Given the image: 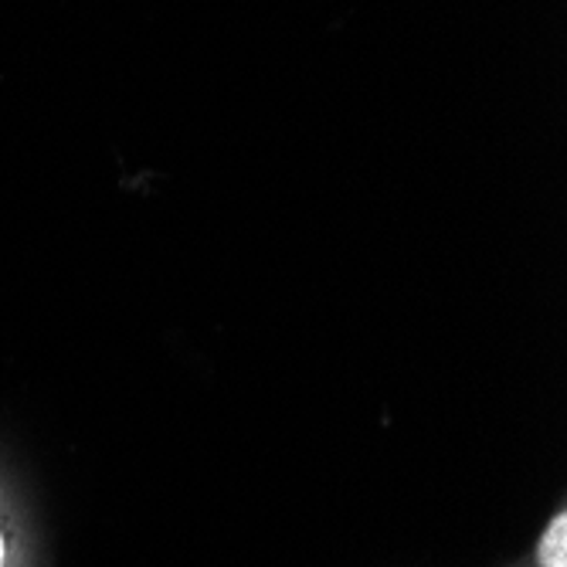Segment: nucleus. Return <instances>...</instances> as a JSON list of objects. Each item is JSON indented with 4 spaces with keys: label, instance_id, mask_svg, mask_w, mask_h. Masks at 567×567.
Segmentation results:
<instances>
[{
    "label": "nucleus",
    "instance_id": "1",
    "mask_svg": "<svg viewBox=\"0 0 567 567\" xmlns=\"http://www.w3.org/2000/svg\"><path fill=\"white\" fill-rule=\"evenodd\" d=\"M567 517L557 513L554 524L547 527L544 540H540V567H567V557H564V540H567Z\"/></svg>",
    "mask_w": 567,
    "mask_h": 567
},
{
    "label": "nucleus",
    "instance_id": "2",
    "mask_svg": "<svg viewBox=\"0 0 567 567\" xmlns=\"http://www.w3.org/2000/svg\"><path fill=\"white\" fill-rule=\"evenodd\" d=\"M0 560H4V544H0Z\"/></svg>",
    "mask_w": 567,
    "mask_h": 567
}]
</instances>
